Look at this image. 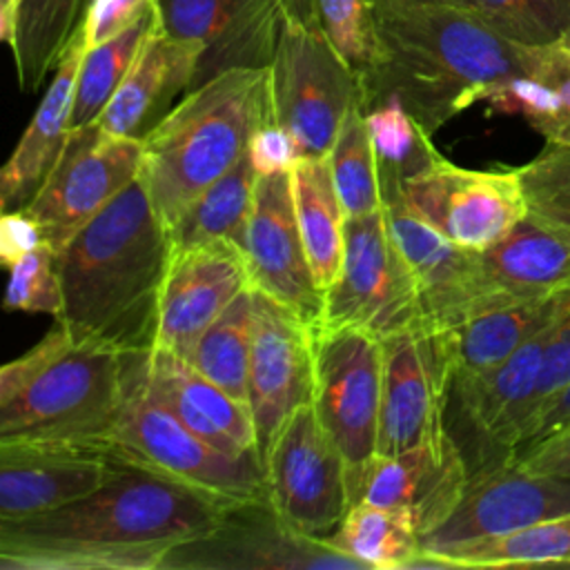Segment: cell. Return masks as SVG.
I'll return each mask as SVG.
<instances>
[{"instance_id":"cell-41","label":"cell","mask_w":570,"mask_h":570,"mask_svg":"<svg viewBox=\"0 0 570 570\" xmlns=\"http://www.w3.org/2000/svg\"><path fill=\"white\" fill-rule=\"evenodd\" d=\"M316 22L336 51L365 76L379 56L370 0H314Z\"/></svg>"},{"instance_id":"cell-29","label":"cell","mask_w":570,"mask_h":570,"mask_svg":"<svg viewBox=\"0 0 570 570\" xmlns=\"http://www.w3.org/2000/svg\"><path fill=\"white\" fill-rule=\"evenodd\" d=\"M298 232L323 292L341 274L345 256L347 214L336 194L327 156H303L289 169Z\"/></svg>"},{"instance_id":"cell-53","label":"cell","mask_w":570,"mask_h":570,"mask_svg":"<svg viewBox=\"0 0 570 570\" xmlns=\"http://www.w3.org/2000/svg\"><path fill=\"white\" fill-rule=\"evenodd\" d=\"M561 45H566V47H570V31H568V36L563 38V42Z\"/></svg>"},{"instance_id":"cell-49","label":"cell","mask_w":570,"mask_h":570,"mask_svg":"<svg viewBox=\"0 0 570 570\" xmlns=\"http://www.w3.org/2000/svg\"><path fill=\"white\" fill-rule=\"evenodd\" d=\"M568 423H570V383L563 385L557 394H552L543 405H539V410L528 419L517 454L548 439L550 434L559 432Z\"/></svg>"},{"instance_id":"cell-15","label":"cell","mask_w":570,"mask_h":570,"mask_svg":"<svg viewBox=\"0 0 570 570\" xmlns=\"http://www.w3.org/2000/svg\"><path fill=\"white\" fill-rule=\"evenodd\" d=\"M272 505L307 534L327 539L347 505V463L309 403L298 405L263 459Z\"/></svg>"},{"instance_id":"cell-3","label":"cell","mask_w":570,"mask_h":570,"mask_svg":"<svg viewBox=\"0 0 570 570\" xmlns=\"http://www.w3.org/2000/svg\"><path fill=\"white\" fill-rule=\"evenodd\" d=\"M169 254L171 238L138 176L56 252L62 283L56 321L78 341L151 350Z\"/></svg>"},{"instance_id":"cell-10","label":"cell","mask_w":570,"mask_h":570,"mask_svg":"<svg viewBox=\"0 0 570 570\" xmlns=\"http://www.w3.org/2000/svg\"><path fill=\"white\" fill-rule=\"evenodd\" d=\"M365 570L363 563L289 523L269 499L234 503L203 537L176 546L160 570Z\"/></svg>"},{"instance_id":"cell-14","label":"cell","mask_w":570,"mask_h":570,"mask_svg":"<svg viewBox=\"0 0 570 570\" xmlns=\"http://www.w3.org/2000/svg\"><path fill=\"white\" fill-rule=\"evenodd\" d=\"M383 345L379 454L450 441L445 399L452 376L448 330L421 325L392 334Z\"/></svg>"},{"instance_id":"cell-42","label":"cell","mask_w":570,"mask_h":570,"mask_svg":"<svg viewBox=\"0 0 570 570\" xmlns=\"http://www.w3.org/2000/svg\"><path fill=\"white\" fill-rule=\"evenodd\" d=\"M9 312H36L60 316L62 283L56 265V252L42 243L20 261L9 265V285L4 292Z\"/></svg>"},{"instance_id":"cell-50","label":"cell","mask_w":570,"mask_h":570,"mask_svg":"<svg viewBox=\"0 0 570 570\" xmlns=\"http://www.w3.org/2000/svg\"><path fill=\"white\" fill-rule=\"evenodd\" d=\"M24 0H0V38L4 45L13 47L16 42V29H18V16Z\"/></svg>"},{"instance_id":"cell-47","label":"cell","mask_w":570,"mask_h":570,"mask_svg":"<svg viewBox=\"0 0 570 570\" xmlns=\"http://www.w3.org/2000/svg\"><path fill=\"white\" fill-rule=\"evenodd\" d=\"M42 232L38 223L20 207L2 212L0 216V258L9 267L20 261L24 254L42 245Z\"/></svg>"},{"instance_id":"cell-46","label":"cell","mask_w":570,"mask_h":570,"mask_svg":"<svg viewBox=\"0 0 570 570\" xmlns=\"http://www.w3.org/2000/svg\"><path fill=\"white\" fill-rule=\"evenodd\" d=\"M568 383H570V309L550 330V336L543 350V370H541V381H539L532 414L539 410V405H543L552 394H557Z\"/></svg>"},{"instance_id":"cell-51","label":"cell","mask_w":570,"mask_h":570,"mask_svg":"<svg viewBox=\"0 0 570 570\" xmlns=\"http://www.w3.org/2000/svg\"><path fill=\"white\" fill-rule=\"evenodd\" d=\"M281 7H283L285 18L309 24V27H318L314 0H281Z\"/></svg>"},{"instance_id":"cell-1","label":"cell","mask_w":570,"mask_h":570,"mask_svg":"<svg viewBox=\"0 0 570 570\" xmlns=\"http://www.w3.org/2000/svg\"><path fill=\"white\" fill-rule=\"evenodd\" d=\"M227 501L116 452L107 481L56 510L0 521L2 570H160L207 534Z\"/></svg>"},{"instance_id":"cell-2","label":"cell","mask_w":570,"mask_h":570,"mask_svg":"<svg viewBox=\"0 0 570 570\" xmlns=\"http://www.w3.org/2000/svg\"><path fill=\"white\" fill-rule=\"evenodd\" d=\"M379 56L365 109L396 98L432 136L497 85L532 71L543 47L519 45L452 4H374Z\"/></svg>"},{"instance_id":"cell-32","label":"cell","mask_w":570,"mask_h":570,"mask_svg":"<svg viewBox=\"0 0 570 570\" xmlns=\"http://www.w3.org/2000/svg\"><path fill=\"white\" fill-rule=\"evenodd\" d=\"M327 541L365 570H407L421 552V530L410 510L365 501L347 505Z\"/></svg>"},{"instance_id":"cell-44","label":"cell","mask_w":570,"mask_h":570,"mask_svg":"<svg viewBox=\"0 0 570 570\" xmlns=\"http://www.w3.org/2000/svg\"><path fill=\"white\" fill-rule=\"evenodd\" d=\"M158 0H91L82 22L87 47L102 45L136 24Z\"/></svg>"},{"instance_id":"cell-27","label":"cell","mask_w":570,"mask_h":570,"mask_svg":"<svg viewBox=\"0 0 570 570\" xmlns=\"http://www.w3.org/2000/svg\"><path fill=\"white\" fill-rule=\"evenodd\" d=\"M200 45L158 31L96 120L111 136L142 140L185 96L196 80Z\"/></svg>"},{"instance_id":"cell-19","label":"cell","mask_w":570,"mask_h":570,"mask_svg":"<svg viewBox=\"0 0 570 570\" xmlns=\"http://www.w3.org/2000/svg\"><path fill=\"white\" fill-rule=\"evenodd\" d=\"M116 450L102 443L0 439V521L29 519L100 488Z\"/></svg>"},{"instance_id":"cell-28","label":"cell","mask_w":570,"mask_h":570,"mask_svg":"<svg viewBox=\"0 0 570 570\" xmlns=\"http://www.w3.org/2000/svg\"><path fill=\"white\" fill-rule=\"evenodd\" d=\"M568 309L570 287L546 298L497 307L459 323L448 330L452 376H479L494 370L523 343L557 325Z\"/></svg>"},{"instance_id":"cell-38","label":"cell","mask_w":570,"mask_h":570,"mask_svg":"<svg viewBox=\"0 0 570 570\" xmlns=\"http://www.w3.org/2000/svg\"><path fill=\"white\" fill-rule=\"evenodd\" d=\"M365 122L376 151L381 178L403 180L423 169L439 151L430 134L396 98H383L365 109Z\"/></svg>"},{"instance_id":"cell-48","label":"cell","mask_w":570,"mask_h":570,"mask_svg":"<svg viewBox=\"0 0 570 570\" xmlns=\"http://www.w3.org/2000/svg\"><path fill=\"white\" fill-rule=\"evenodd\" d=\"M512 459L532 472L570 476V423Z\"/></svg>"},{"instance_id":"cell-18","label":"cell","mask_w":570,"mask_h":570,"mask_svg":"<svg viewBox=\"0 0 570 570\" xmlns=\"http://www.w3.org/2000/svg\"><path fill=\"white\" fill-rule=\"evenodd\" d=\"M566 512H570V476L532 472L508 459L468 479L448 519L421 539V550L508 534Z\"/></svg>"},{"instance_id":"cell-43","label":"cell","mask_w":570,"mask_h":570,"mask_svg":"<svg viewBox=\"0 0 570 570\" xmlns=\"http://www.w3.org/2000/svg\"><path fill=\"white\" fill-rule=\"evenodd\" d=\"M73 341V334L56 323L31 350H27L22 356L9 361L0 370V403L11 401L33 376H38L69 343Z\"/></svg>"},{"instance_id":"cell-34","label":"cell","mask_w":570,"mask_h":570,"mask_svg":"<svg viewBox=\"0 0 570 570\" xmlns=\"http://www.w3.org/2000/svg\"><path fill=\"white\" fill-rule=\"evenodd\" d=\"M91 0H24L18 16L16 60L18 85L36 91L56 69L71 38L82 27Z\"/></svg>"},{"instance_id":"cell-16","label":"cell","mask_w":570,"mask_h":570,"mask_svg":"<svg viewBox=\"0 0 570 570\" xmlns=\"http://www.w3.org/2000/svg\"><path fill=\"white\" fill-rule=\"evenodd\" d=\"M243 256L254 289L296 312L309 327L321 323L325 292L298 232L289 171L258 176Z\"/></svg>"},{"instance_id":"cell-11","label":"cell","mask_w":570,"mask_h":570,"mask_svg":"<svg viewBox=\"0 0 570 570\" xmlns=\"http://www.w3.org/2000/svg\"><path fill=\"white\" fill-rule=\"evenodd\" d=\"M312 405L352 472L376 454L383 385L381 338L361 327L318 325L312 327Z\"/></svg>"},{"instance_id":"cell-7","label":"cell","mask_w":570,"mask_h":570,"mask_svg":"<svg viewBox=\"0 0 570 570\" xmlns=\"http://www.w3.org/2000/svg\"><path fill=\"white\" fill-rule=\"evenodd\" d=\"M267 69L272 122L289 131L301 158L327 156L350 109H365L363 76L321 27L283 18Z\"/></svg>"},{"instance_id":"cell-22","label":"cell","mask_w":570,"mask_h":570,"mask_svg":"<svg viewBox=\"0 0 570 570\" xmlns=\"http://www.w3.org/2000/svg\"><path fill=\"white\" fill-rule=\"evenodd\" d=\"M470 474L454 445H416L396 454H374L347 472L350 503L405 508L416 517L421 539L441 525L459 503Z\"/></svg>"},{"instance_id":"cell-20","label":"cell","mask_w":570,"mask_h":570,"mask_svg":"<svg viewBox=\"0 0 570 570\" xmlns=\"http://www.w3.org/2000/svg\"><path fill=\"white\" fill-rule=\"evenodd\" d=\"M252 287L245 256L232 243H200L171 247L158 298L154 347L183 358L225 307Z\"/></svg>"},{"instance_id":"cell-17","label":"cell","mask_w":570,"mask_h":570,"mask_svg":"<svg viewBox=\"0 0 570 570\" xmlns=\"http://www.w3.org/2000/svg\"><path fill=\"white\" fill-rule=\"evenodd\" d=\"M312 327L283 303L254 289L247 390L261 463L285 419L312 401Z\"/></svg>"},{"instance_id":"cell-31","label":"cell","mask_w":570,"mask_h":570,"mask_svg":"<svg viewBox=\"0 0 570 570\" xmlns=\"http://www.w3.org/2000/svg\"><path fill=\"white\" fill-rule=\"evenodd\" d=\"M481 102L525 118L546 142L570 145V47H543L532 71L497 85Z\"/></svg>"},{"instance_id":"cell-36","label":"cell","mask_w":570,"mask_h":570,"mask_svg":"<svg viewBox=\"0 0 570 570\" xmlns=\"http://www.w3.org/2000/svg\"><path fill=\"white\" fill-rule=\"evenodd\" d=\"M254 338V287L243 289L203 332L191 365L234 399L249 405V358ZM252 412V410H249Z\"/></svg>"},{"instance_id":"cell-39","label":"cell","mask_w":570,"mask_h":570,"mask_svg":"<svg viewBox=\"0 0 570 570\" xmlns=\"http://www.w3.org/2000/svg\"><path fill=\"white\" fill-rule=\"evenodd\" d=\"M461 7L525 47L563 42L570 31V0H461Z\"/></svg>"},{"instance_id":"cell-45","label":"cell","mask_w":570,"mask_h":570,"mask_svg":"<svg viewBox=\"0 0 570 570\" xmlns=\"http://www.w3.org/2000/svg\"><path fill=\"white\" fill-rule=\"evenodd\" d=\"M249 160L258 176L289 171L301 158L296 140L276 122L261 125L249 140Z\"/></svg>"},{"instance_id":"cell-52","label":"cell","mask_w":570,"mask_h":570,"mask_svg":"<svg viewBox=\"0 0 570 570\" xmlns=\"http://www.w3.org/2000/svg\"><path fill=\"white\" fill-rule=\"evenodd\" d=\"M419 2H430V4H452L461 7V0H370V4H419Z\"/></svg>"},{"instance_id":"cell-5","label":"cell","mask_w":570,"mask_h":570,"mask_svg":"<svg viewBox=\"0 0 570 570\" xmlns=\"http://www.w3.org/2000/svg\"><path fill=\"white\" fill-rule=\"evenodd\" d=\"M125 392V352L73 336L11 401L0 403V439L114 445Z\"/></svg>"},{"instance_id":"cell-23","label":"cell","mask_w":570,"mask_h":570,"mask_svg":"<svg viewBox=\"0 0 570 570\" xmlns=\"http://www.w3.org/2000/svg\"><path fill=\"white\" fill-rule=\"evenodd\" d=\"M390 234L410 267L430 327L452 330L472 316L476 252L463 249L425 223L403 198L401 180L381 178Z\"/></svg>"},{"instance_id":"cell-25","label":"cell","mask_w":570,"mask_h":570,"mask_svg":"<svg viewBox=\"0 0 570 570\" xmlns=\"http://www.w3.org/2000/svg\"><path fill=\"white\" fill-rule=\"evenodd\" d=\"M142 370L151 392L198 436L223 452L258 456L249 405L200 374L191 361L151 347L142 354Z\"/></svg>"},{"instance_id":"cell-24","label":"cell","mask_w":570,"mask_h":570,"mask_svg":"<svg viewBox=\"0 0 570 570\" xmlns=\"http://www.w3.org/2000/svg\"><path fill=\"white\" fill-rule=\"evenodd\" d=\"M568 287L570 229L528 212L501 240L476 252L472 316L546 298Z\"/></svg>"},{"instance_id":"cell-30","label":"cell","mask_w":570,"mask_h":570,"mask_svg":"<svg viewBox=\"0 0 570 570\" xmlns=\"http://www.w3.org/2000/svg\"><path fill=\"white\" fill-rule=\"evenodd\" d=\"M570 566V512L534 525L421 550L407 570L505 568V566Z\"/></svg>"},{"instance_id":"cell-26","label":"cell","mask_w":570,"mask_h":570,"mask_svg":"<svg viewBox=\"0 0 570 570\" xmlns=\"http://www.w3.org/2000/svg\"><path fill=\"white\" fill-rule=\"evenodd\" d=\"M85 51L87 40L80 27L58 60L38 109L0 171V212L24 207L62 156L73 131L71 111Z\"/></svg>"},{"instance_id":"cell-8","label":"cell","mask_w":570,"mask_h":570,"mask_svg":"<svg viewBox=\"0 0 570 570\" xmlns=\"http://www.w3.org/2000/svg\"><path fill=\"white\" fill-rule=\"evenodd\" d=\"M318 325L361 327L381 341L430 325L414 276L390 234L383 209L347 218L343 267L325 292Z\"/></svg>"},{"instance_id":"cell-9","label":"cell","mask_w":570,"mask_h":570,"mask_svg":"<svg viewBox=\"0 0 570 570\" xmlns=\"http://www.w3.org/2000/svg\"><path fill=\"white\" fill-rule=\"evenodd\" d=\"M550 330L523 343L485 374L450 376L445 430L470 476L517 454L523 425L534 410Z\"/></svg>"},{"instance_id":"cell-6","label":"cell","mask_w":570,"mask_h":570,"mask_svg":"<svg viewBox=\"0 0 570 570\" xmlns=\"http://www.w3.org/2000/svg\"><path fill=\"white\" fill-rule=\"evenodd\" d=\"M145 352H125L127 392L111 439L114 450L227 501L269 499L258 456L214 448L151 392L142 370Z\"/></svg>"},{"instance_id":"cell-12","label":"cell","mask_w":570,"mask_h":570,"mask_svg":"<svg viewBox=\"0 0 570 570\" xmlns=\"http://www.w3.org/2000/svg\"><path fill=\"white\" fill-rule=\"evenodd\" d=\"M142 140L111 136L96 122L71 131L56 167L22 207L58 252L140 176Z\"/></svg>"},{"instance_id":"cell-4","label":"cell","mask_w":570,"mask_h":570,"mask_svg":"<svg viewBox=\"0 0 570 570\" xmlns=\"http://www.w3.org/2000/svg\"><path fill=\"white\" fill-rule=\"evenodd\" d=\"M272 122L269 69H229L187 91L142 136L140 178L167 234Z\"/></svg>"},{"instance_id":"cell-13","label":"cell","mask_w":570,"mask_h":570,"mask_svg":"<svg viewBox=\"0 0 570 570\" xmlns=\"http://www.w3.org/2000/svg\"><path fill=\"white\" fill-rule=\"evenodd\" d=\"M405 203L454 245L483 252L528 216L517 169H465L436 154L401 180Z\"/></svg>"},{"instance_id":"cell-37","label":"cell","mask_w":570,"mask_h":570,"mask_svg":"<svg viewBox=\"0 0 570 570\" xmlns=\"http://www.w3.org/2000/svg\"><path fill=\"white\" fill-rule=\"evenodd\" d=\"M327 163L347 218L383 209L381 169L363 107H354L345 116L338 136L327 151Z\"/></svg>"},{"instance_id":"cell-40","label":"cell","mask_w":570,"mask_h":570,"mask_svg":"<svg viewBox=\"0 0 570 570\" xmlns=\"http://www.w3.org/2000/svg\"><path fill=\"white\" fill-rule=\"evenodd\" d=\"M528 212L541 220L570 229V145L546 142L528 165L517 167Z\"/></svg>"},{"instance_id":"cell-35","label":"cell","mask_w":570,"mask_h":570,"mask_svg":"<svg viewBox=\"0 0 570 570\" xmlns=\"http://www.w3.org/2000/svg\"><path fill=\"white\" fill-rule=\"evenodd\" d=\"M163 29V16L160 7L156 4L149 9L136 24L118 33L116 38L87 47L78 82H76V96H73V111H71V127H87L94 125L131 67L136 65L138 56L142 53L145 45Z\"/></svg>"},{"instance_id":"cell-33","label":"cell","mask_w":570,"mask_h":570,"mask_svg":"<svg viewBox=\"0 0 570 570\" xmlns=\"http://www.w3.org/2000/svg\"><path fill=\"white\" fill-rule=\"evenodd\" d=\"M258 174L249 160V151L214 180L180 216L169 232L171 247L200 243H232L243 252L245 229L254 205Z\"/></svg>"},{"instance_id":"cell-21","label":"cell","mask_w":570,"mask_h":570,"mask_svg":"<svg viewBox=\"0 0 570 570\" xmlns=\"http://www.w3.org/2000/svg\"><path fill=\"white\" fill-rule=\"evenodd\" d=\"M158 7L163 31L203 49L194 87L229 69L269 67L285 18L281 0H158Z\"/></svg>"}]
</instances>
